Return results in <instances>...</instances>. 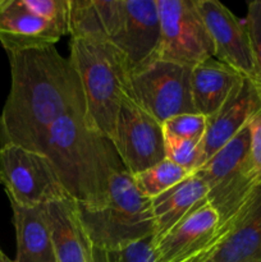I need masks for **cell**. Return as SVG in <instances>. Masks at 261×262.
Returning a JSON list of instances; mask_svg holds the SVG:
<instances>
[{"instance_id":"cell-1","label":"cell","mask_w":261,"mask_h":262,"mask_svg":"<svg viewBox=\"0 0 261 262\" xmlns=\"http://www.w3.org/2000/svg\"><path fill=\"white\" fill-rule=\"evenodd\" d=\"M7 55L10 91L0 115V141L41 152L46 132L59 118L86 117L78 74L55 46Z\"/></svg>"},{"instance_id":"cell-2","label":"cell","mask_w":261,"mask_h":262,"mask_svg":"<svg viewBox=\"0 0 261 262\" xmlns=\"http://www.w3.org/2000/svg\"><path fill=\"white\" fill-rule=\"evenodd\" d=\"M41 152L79 206L105 204L113 177L125 169L112 141L90 128L83 115H64L53 123Z\"/></svg>"},{"instance_id":"cell-3","label":"cell","mask_w":261,"mask_h":262,"mask_svg":"<svg viewBox=\"0 0 261 262\" xmlns=\"http://www.w3.org/2000/svg\"><path fill=\"white\" fill-rule=\"evenodd\" d=\"M69 60L81 82L86 124L112 141L128 78L124 60L110 43L78 40H71Z\"/></svg>"},{"instance_id":"cell-4","label":"cell","mask_w":261,"mask_h":262,"mask_svg":"<svg viewBox=\"0 0 261 262\" xmlns=\"http://www.w3.org/2000/svg\"><path fill=\"white\" fill-rule=\"evenodd\" d=\"M78 207L95 251H117L154 235L151 200L141 193L125 169L113 177L105 204Z\"/></svg>"},{"instance_id":"cell-5","label":"cell","mask_w":261,"mask_h":262,"mask_svg":"<svg viewBox=\"0 0 261 262\" xmlns=\"http://www.w3.org/2000/svg\"><path fill=\"white\" fill-rule=\"evenodd\" d=\"M248 125L194 171L206 183L207 202L219 214L220 227L229 222L251 191L258 186L250 165Z\"/></svg>"},{"instance_id":"cell-6","label":"cell","mask_w":261,"mask_h":262,"mask_svg":"<svg viewBox=\"0 0 261 262\" xmlns=\"http://www.w3.org/2000/svg\"><path fill=\"white\" fill-rule=\"evenodd\" d=\"M191 71L188 67L156 60L128 76L124 95L161 124L176 115L196 113Z\"/></svg>"},{"instance_id":"cell-7","label":"cell","mask_w":261,"mask_h":262,"mask_svg":"<svg viewBox=\"0 0 261 262\" xmlns=\"http://www.w3.org/2000/svg\"><path fill=\"white\" fill-rule=\"evenodd\" d=\"M0 178L9 201L20 206H44L69 196L45 154L14 143L0 147Z\"/></svg>"},{"instance_id":"cell-8","label":"cell","mask_w":261,"mask_h":262,"mask_svg":"<svg viewBox=\"0 0 261 262\" xmlns=\"http://www.w3.org/2000/svg\"><path fill=\"white\" fill-rule=\"evenodd\" d=\"M161 41L159 60L193 68L212 58V42L196 0H156Z\"/></svg>"},{"instance_id":"cell-9","label":"cell","mask_w":261,"mask_h":262,"mask_svg":"<svg viewBox=\"0 0 261 262\" xmlns=\"http://www.w3.org/2000/svg\"><path fill=\"white\" fill-rule=\"evenodd\" d=\"M112 142L130 176L165 159L163 125L124 95L115 120Z\"/></svg>"},{"instance_id":"cell-10","label":"cell","mask_w":261,"mask_h":262,"mask_svg":"<svg viewBox=\"0 0 261 262\" xmlns=\"http://www.w3.org/2000/svg\"><path fill=\"white\" fill-rule=\"evenodd\" d=\"M222 237L219 214L206 201L154 243L155 262H206Z\"/></svg>"},{"instance_id":"cell-11","label":"cell","mask_w":261,"mask_h":262,"mask_svg":"<svg viewBox=\"0 0 261 262\" xmlns=\"http://www.w3.org/2000/svg\"><path fill=\"white\" fill-rule=\"evenodd\" d=\"M161 30L156 0H124V17L110 45L120 54L128 76L159 60Z\"/></svg>"},{"instance_id":"cell-12","label":"cell","mask_w":261,"mask_h":262,"mask_svg":"<svg viewBox=\"0 0 261 262\" xmlns=\"http://www.w3.org/2000/svg\"><path fill=\"white\" fill-rule=\"evenodd\" d=\"M196 5L211 38L212 58L255 81L252 45L245 20L217 0H196Z\"/></svg>"},{"instance_id":"cell-13","label":"cell","mask_w":261,"mask_h":262,"mask_svg":"<svg viewBox=\"0 0 261 262\" xmlns=\"http://www.w3.org/2000/svg\"><path fill=\"white\" fill-rule=\"evenodd\" d=\"M222 229V239L207 261L261 262V184Z\"/></svg>"},{"instance_id":"cell-14","label":"cell","mask_w":261,"mask_h":262,"mask_svg":"<svg viewBox=\"0 0 261 262\" xmlns=\"http://www.w3.org/2000/svg\"><path fill=\"white\" fill-rule=\"evenodd\" d=\"M258 112H261L260 92L251 79L245 78L224 106L207 119L206 132L201 141L202 165L245 129Z\"/></svg>"},{"instance_id":"cell-15","label":"cell","mask_w":261,"mask_h":262,"mask_svg":"<svg viewBox=\"0 0 261 262\" xmlns=\"http://www.w3.org/2000/svg\"><path fill=\"white\" fill-rule=\"evenodd\" d=\"M56 262H95V248L71 196L45 205Z\"/></svg>"},{"instance_id":"cell-16","label":"cell","mask_w":261,"mask_h":262,"mask_svg":"<svg viewBox=\"0 0 261 262\" xmlns=\"http://www.w3.org/2000/svg\"><path fill=\"white\" fill-rule=\"evenodd\" d=\"M66 33L28 12L19 0H0V43L7 53L55 46Z\"/></svg>"},{"instance_id":"cell-17","label":"cell","mask_w":261,"mask_h":262,"mask_svg":"<svg viewBox=\"0 0 261 262\" xmlns=\"http://www.w3.org/2000/svg\"><path fill=\"white\" fill-rule=\"evenodd\" d=\"M124 17V0H69L71 40L109 43Z\"/></svg>"},{"instance_id":"cell-18","label":"cell","mask_w":261,"mask_h":262,"mask_svg":"<svg viewBox=\"0 0 261 262\" xmlns=\"http://www.w3.org/2000/svg\"><path fill=\"white\" fill-rule=\"evenodd\" d=\"M245 77L215 58L206 59L191 71V95L194 112L207 119L233 96Z\"/></svg>"},{"instance_id":"cell-19","label":"cell","mask_w":261,"mask_h":262,"mask_svg":"<svg viewBox=\"0 0 261 262\" xmlns=\"http://www.w3.org/2000/svg\"><path fill=\"white\" fill-rule=\"evenodd\" d=\"M150 200L155 243L189 212L207 201V186L199 176L192 173L168 191Z\"/></svg>"},{"instance_id":"cell-20","label":"cell","mask_w":261,"mask_h":262,"mask_svg":"<svg viewBox=\"0 0 261 262\" xmlns=\"http://www.w3.org/2000/svg\"><path fill=\"white\" fill-rule=\"evenodd\" d=\"M10 202L17 239L15 262H56L44 206L27 207Z\"/></svg>"},{"instance_id":"cell-21","label":"cell","mask_w":261,"mask_h":262,"mask_svg":"<svg viewBox=\"0 0 261 262\" xmlns=\"http://www.w3.org/2000/svg\"><path fill=\"white\" fill-rule=\"evenodd\" d=\"M189 174L192 173L176 165L168 159H164L156 165L132 176V178L143 196L147 199H154L183 181Z\"/></svg>"},{"instance_id":"cell-22","label":"cell","mask_w":261,"mask_h":262,"mask_svg":"<svg viewBox=\"0 0 261 262\" xmlns=\"http://www.w3.org/2000/svg\"><path fill=\"white\" fill-rule=\"evenodd\" d=\"M202 140L165 137V159L194 173L202 165Z\"/></svg>"},{"instance_id":"cell-23","label":"cell","mask_w":261,"mask_h":262,"mask_svg":"<svg viewBox=\"0 0 261 262\" xmlns=\"http://www.w3.org/2000/svg\"><path fill=\"white\" fill-rule=\"evenodd\" d=\"M161 125L164 137L202 140L207 128V118L197 113H187L169 118Z\"/></svg>"},{"instance_id":"cell-24","label":"cell","mask_w":261,"mask_h":262,"mask_svg":"<svg viewBox=\"0 0 261 262\" xmlns=\"http://www.w3.org/2000/svg\"><path fill=\"white\" fill-rule=\"evenodd\" d=\"M95 262H155L154 235L109 252L95 251Z\"/></svg>"},{"instance_id":"cell-25","label":"cell","mask_w":261,"mask_h":262,"mask_svg":"<svg viewBox=\"0 0 261 262\" xmlns=\"http://www.w3.org/2000/svg\"><path fill=\"white\" fill-rule=\"evenodd\" d=\"M19 3L28 12L53 23L68 35L69 0H19Z\"/></svg>"},{"instance_id":"cell-26","label":"cell","mask_w":261,"mask_h":262,"mask_svg":"<svg viewBox=\"0 0 261 262\" xmlns=\"http://www.w3.org/2000/svg\"><path fill=\"white\" fill-rule=\"evenodd\" d=\"M243 20H245L248 35H250L253 60H255V81L253 83L256 84L261 95V0L248 3L247 15Z\"/></svg>"},{"instance_id":"cell-27","label":"cell","mask_w":261,"mask_h":262,"mask_svg":"<svg viewBox=\"0 0 261 262\" xmlns=\"http://www.w3.org/2000/svg\"><path fill=\"white\" fill-rule=\"evenodd\" d=\"M251 146L250 165L252 176L257 184H261V112H258L250 122Z\"/></svg>"},{"instance_id":"cell-28","label":"cell","mask_w":261,"mask_h":262,"mask_svg":"<svg viewBox=\"0 0 261 262\" xmlns=\"http://www.w3.org/2000/svg\"><path fill=\"white\" fill-rule=\"evenodd\" d=\"M0 262H15L14 260H10L9 257H8L7 255H5L4 252L2 251V248H0Z\"/></svg>"},{"instance_id":"cell-29","label":"cell","mask_w":261,"mask_h":262,"mask_svg":"<svg viewBox=\"0 0 261 262\" xmlns=\"http://www.w3.org/2000/svg\"><path fill=\"white\" fill-rule=\"evenodd\" d=\"M0 184H2V178H0Z\"/></svg>"},{"instance_id":"cell-30","label":"cell","mask_w":261,"mask_h":262,"mask_svg":"<svg viewBox=\"0 0 261 262\" xmlns=\"http://www.w3.org/2000/svg\"><path fill=\"white\" fill-rule=\"evenodd\" d=\"M206 262H211V261H206Z\"/></svg>"}]
</instances>
